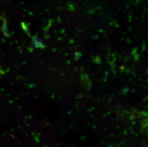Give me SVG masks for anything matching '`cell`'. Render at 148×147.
Listing matches in <instances>:
<instances>
[]
</instances>
